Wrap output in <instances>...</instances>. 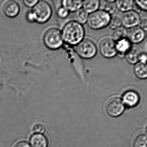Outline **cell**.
Segmentation results:
<instances>
[{"mask_svg": "<svg viewBox=\"0 0 147 147\" xmlns=\"http://www.w3.org/2000/svg\"><path fill=\"white\" fill-rule=\"evenodd\" d=\"M62 35L65 43L70 46H76L84 39L85 30L83 25L74 20L65 23Z\"/></svg>", "mask_w": 147, "mask_h": 147, "instance_id": "cell-1", "label": "cell"}, {"mask_svg": "<svg viewBox=\"0 0 147 147\" xmlns=\"http://www.w3.org/2000/svg\"><path fill=\"white\" fill-rule=\"evenodd\" d=\"M43 41L44 45L48 49L58 50L62 47L64 43L62 32L57 28H50L45 32Z\"/></svg>", "mask_w": 147, "mask_h": 147, "instance_id": "cell-2", "label": "cell"}, {"mask_svg": "<svg viewBox=\"0 0 147 147\" xmlns=\"http://www.w3.org/2000/svg\"><path fill=\"white\" fill-rule=\"evenodd\" d=\"M111 15L103 9L97 10L89 15L87 23L91 29L97 30L109 26Z\"/></svg>", "mask_w": 147, "mask_h": 147, "instance_id": "cell-3", "label": "cell"}, {"mask_svg": "<svg viewBox=\"0 0 147 147\" xmlns=\"http://www.w3.org/2000/svg\"><path fill=\"white\" fill-rule=\"evenodd\" d=\"M76 46V53L83 59H91L97 54L96 45L90 39H84Z\"/></svg>", "mask_w": 147, "mask_h": 147, "instance_id": "cell-4", "label": "cell"}, {"mask_svg": "<svg viewBox=\"0 0 147 147\" xmlns=\"http://www.w3.org/2000/svg\"><path fill=\"white\" fill-rule=\"evenodd\" d=\"M32 10L35 15L36 22L39 24L46 23L51 19L53 14L51 6L46 1H38Z\"/></svg>", "mask_w": 147, "mask_h": 147, "instance_id": "cell-5", "label": "cell"}, {"mask_svg": "<svg viewBox=\"0 0 147 147\" xmlns=\"http://www.w3.org/2000/svg\"><path fill=\"white\" fill-rule=\"evenodd\" d=\"M99 50L100 54L105 58H112L117 54L116 42L112 38H105L103 39L99 43Z\"/></svg>", "mask_w": 147, "mask_h": 147, "instance_id": "cell-6", "label": "cell"}, {"mask_svg": "<svg viewBox=\"0 0 147 147\" xmlns=\"http://www.w3.org/2000/svg\"><path fill=\"white\" fill-rule=\"evenodd\" d=\"M125 109L124 104L121 98L114 97L108 101L106 105L107 113L112 117H117L123 113Z\"/></svg>", "mask_w": 147, "mask_h": 147, "instance_id": "cell-7", "label": "cell"}, {"mask_svg": "<svg viewBox=\"0 0 147 147\" xmlns=\"http://www.w3.org/2000/svg\"><path fill=\"white\" fill-rule=\"evenodd\" d=\"M121 18L122 25L128 29L138 26L141 19L139 13L133 10L123 13Z\"/></svg>", "mask_w": 147, "mask_h": 147, "instance_id": "cell-8", "label": "cell"}, {"mask_svg": "<svg viewBox=\"0 0 147 147\" xmlns=\"http://www.w3.org/2000/svg\"><path fill=\"white\" fill-rule=\"evenodd\" d=\"M146 33L139 26L129 28L127 31V38L132 44H139L146 38Z\"/></svg>", "mask_w": 147, "mask_h": 147, "instance_id": "cell-9", "label": "cell"}, {"mask_svg": "<svg viewBox=\"0 0 147 147\" xmlns=\"http://www.w3.org/2000/svg\"><path fill=\"white\" fill-rule=\"evenodd\" d=\"M123 102L129 108H134L137 106L140 102V96L136 91L128 90L123 95Z\"/></svg>", "mask_w": 147, "mask_h": 147, "instance_id": "cell-10", "label": "cell"}, {"mask_svg": "<svg viewBox=\"0 0 147 147\" xmlns=\"http://www.w3.org/2000/svg\"><path fill=\"white\" fill-rule=\"evenodd\" d=\"M3 10L6 16L13 18L16 16L20 13V6L17 2L10 0L4 3Z\"/></svg>", "mask_w": 147, "mask_h": 147, "instance_id": "cell-11", "label": "cell"}, {"mask_svg": "<svg viewBox=\"0 0 147 147\" xmlns=\"http://www.w3.org/2000/svg\"><path fill=\"white\" fill-rule=\"evenodd\" d=\"M115 42L117 55L121 58H124L125 54L133 47V44L127 38L122 39Z\"/></svg>", "mask_w": 147, "mask_h": 147, "instance_id": "cell-12", "label": "cell"}, {"mask_svg": "<svg viewBox=\"0 0 147 147\" xmlns=\"http://www.w3.org/2000/svg\"><path fill=\"white\" fill-rule=\"evenodd\" d=\"M32 147H47L48 140L46 136L40 134H35L32 135L30 140Z\"/></svg>", "mask_w": 147, "mask_h": 147, "instance_id": "cell-13", "label": "cell"}, {"mask_svg": "<svg viewBox=\"0 0 147 147\" xmlns=\"http://www.w3.org/2000/svg\"><path fill=\"white\" fill-rule=\"evenodd\" d=\"M61 5L69 12H75L80 9L83 5L81 0H64L61 2Z\"/></svg>", "mask_w": 147, "mask_h": 147, "instance_id": "cell-14", "label": "cell"}, {"mask_svg": "<svg viewBox=\"0 0 147 147\" xmlns=\"http://www.w3.org/2000/svg\"><path fill=\"white\" fill-rule=\"evenodd\" d=\"M100 5L98 0H86L83 1V9L88 14L96 12L98 10Z\"/></svg>", "mask_w": 147, "mask_h": 147, "instance_id": "cell-15", "label": "cell"}, {"mask_svg": "<svg viewBox=\"0 0 147 147\" xmlns=\"http://www.w3.org/2000/svg\"><path fill=\"white\" fill-rule=\"evenodd\" d=\"M134 71L135 75L140 79H147V63L138 62L135 64Z\"/></svg>", "mask_w": 147, "mask_h": 147, "instance_id": "cell-16", "label": "cell"}, {"mask_svg": "<svg viewBox=\"0 0 147 147\" xmlns=\"http://www.w3.org/2000/svg\"><path fill=\"white\" fill-rule=\"evenodd\" d=\"M140 52L136 47L132 48L125 54V58L127 61L131 64H135L139 62Z\"/></svg>", "mask_w": 147, "mask_h": 147, "instance_id": "cell-17", "label": "cell"}, {"mask_svg": "<svg viewBox=\"0 0 147 147\" xmlns=\"http://www.w3.org/2000/svg\"><path fill=\"white\" fill-rule=\"evenodd\" d=\"M134 1L132 0L117 1L115 2L117 8L121 11L126 12L133 10Z\"/></svg>", "mask_w": 147, "mask_h": 147, "instance_id": "cell-18", "label": "cell"}, {"mask_svg": "<svg viewBox=\"0 0 147 147\" xmlns=\"http://www.w3.org/2000/svg\"><path fill=\"white\" fill-rule=\"evenodd\" d=\"M88 16L89 14L83 8H81L74 12V21L83 25L87 22Z\"/></svg>", "mask_w": 147, "mask_h": 147, "instance_id": "cell-19", "label": "cell"}, {"mask_svg": "<svg viewBox=\"0 0 147 147\" xmlns=\"http://www.w3.org/2000/svg\"><path fill=\"white\" fill-rule=\"evenodd\" d=\"M134 147H147V134L141 133L137 135L134 142Z\"/></svg>", "mask_w": 147, "mask_h": 147, "instance_id": "cell-20", "label": "cell"}, {"mask_svg": "<svg viewBox=\"0 0 147 147\" xmlns=\"http://www.w3.org/2000/svg\"><path fill=\"white\" fill-rule=\"evenodd\" d=\"M127 31L125 28L122 27L115 29L112 33V39L115 42H116L122 39L127 38Z\"/></svg>", "mask_w": 147, "mask_h": 147, "instance_id": "cell-21", "label": "cell"}, {"mask_svg": "<svg viewBox=\"0 0 147 147\" xmlns=\"http://www.w3.org/2000/svg\"><path fill=\"white\" fill-rule=\"evenodd\" d=\"M105 1V3L104 5L103 10L109 14L110 15L113 14L116 10V1H114V0H107V1Z\"/></svg>", "mask_w": 147, "mask_h": 147, "instance_id": "cell-22", "label": "cell"}, {"mask_svg": "<svg viewBox=\"0 0 147 147\" xmlns=\"http://www.w3.org/2000/svg\"><path fill=\"white\" fill-rule=\"evenodd\" d=\"M121 17L117 15H113L111 16L110 21L109 23V26L111 29H117L121 27Z\"/></svg>", "mask_w": 147, "mask_h": 147, "instance_id": "cell-23", "label": "cell"}, {"mask_svg": "<svg viewBox=\"0 0 147 147\" xmlns=\"http://www.w3.org/2000/svg\"><path fill=\"white\" fill-rule=\"evenodd\" d=\"M70 12L65 8L61 6L58 8L57 11V14L59 18L61 19H65L68 17Z\"/></svg>", "mask_w": 147, "mask_h": 147, "instance_id": "cell-24", "label": "cell"}, {"mask_svg": "<svg viewBox=\"0 0 147 147\" xmlns=\"http://www.w3.org/2000/svg\"><path fill=\"white\" fill-rule=\"evenodd\" d=\"M34 133L36 134H42L45 133V128L43 124L40 123H35L34 124L32 128Z\"/></svg>", "mask_w": 147, "mask_h": 147, "instance_id": "cell-25", "label": "cell"}, {"mask_svg": "<svg viewBox=\"0 0 147 147\" xmlns=\"http://www.w3.org/2000/svg\"><path fill=\"white\" fill-rule=\"evenodd\" d=\"M26 18L27 20L30 23H33L36 22V18H35V15L34 13L32 10H29L26 14Z\"/></svg>", "mask_w": 147, "mask_h": 147, "instance_id": "cell-26", "label": "cell"}, {"mask_svg": "<svg viewBox=\"0 0 147 147\" xmlns=\"http://www.w3.org/2000/svg\"><path fill=\"white\" fill-rule=\"evenodd\" d=\"M135 2L139 6L141 10L147 12V0L135 1Z\"/></svg>", "mask_w": 147, "mask_h": 147, "instance_id": "cell-27", "label": "cell"}, {"mask_svg": "<svg viewBox=\"0 0 147 147\" xmlns=\"http://www.w3.org/2000/svg\"><path fill=\"white\" fill-rule=\"evenodd\" d=\"M138 25L145 32L147 31V17H144L141 18Z\"/></svg>", "mask_w": 147, "mask_h": 147, "instance_id": "cell-28", "label": "cell"}, {"mask_svg": "<svg viewBox=\"0 0 147 147\" xmlns=\"http://www.w3.org/2000/svg\"><path fill=\"white\" fill-rule=\"evenodd\" d=\"M39 1L38 0H24L23 1L24 4L28 7L33 8Z\"/></svg>", "mask_w": 147, "mask_h": 147, "instance_id": "cell-29", "label": "cell"}, {"mask_svg": "<svg viewBox=\"0 0 147 147\" xmlns=\"http://www.w3.org/2000/svg\"><path fill=\"white\" fill-rule=\"evenodd\" d=\"M139 62L142 63H147V53L146 52H140L139 57Z\"/></svg>", "mask_w": 147, "mask_h": 147, "instance_id": "cell-30", "label": "cell"}, {"mask_svg": "<svg viewBox=\"0 0 147 147\" xmlns=\"http://www.w3.org/2000/svg\"><path fill=\"white\" fill-rule=\"evenodd\" d=\"M14 147H31L28 142L24 141L17 142Z\"/></svg>", "mask_w": 147, "mask_h": 147, "instance_id": "cell-31", "label": "cell"}, {"mask_svg": "<svg viewBox=\"0 0 147 147\" xmlns=\"http://www.w3.org/2000/svg\"><path fill=\"white\" fill-rule=\"evenodd\" d=\"M146 133H147V124L146 126Z\"/></svg>", "mask_w": 147, "mask_h": 147, "instance_id": "cell-32", "label": "cell"}, {"mask_svg": "<svg viewBox=\"0 0 147 147\" xmlns=\"http://www.w3.org/2000/svg\"></svg>", "mask_w": 147, "mask_h": 147, "instance_id": "cell-33", "label": "cell"}]
</instances>
